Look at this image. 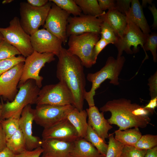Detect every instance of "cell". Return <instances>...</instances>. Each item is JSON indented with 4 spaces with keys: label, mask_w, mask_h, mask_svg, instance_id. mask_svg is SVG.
<instances>
[{
    "label": "cell",
    "mask_w": 157,
    "mask_h": 157,
    "mask_svg": "<svg viewBox=\"0 0 157 157\" xmlns=\"http://www.w3.org/2000/svg\"><path fill=\"white\" fill-rule=\"evenodd\" d=\"M2 111V105L0 101V118L1 117Z\"/></svg>",
    "instance_id": "f907efd6"
},
{
    "label": "cell",
    "mask_w": 157,
    "mask_h": 157,
    "mask_svg": "<svg viewBox=\"0 0 157 157\" xmlns=\"http://www.w3.org/2000/svg\"><path fill=\"white\" fill-rule=\"evenodd\" d=\"M150 95L151 99L157 97V71L148 80Z\"/></svg>",
    "instance_id": "74e56055"
},
{
    "label": "cell",
    "mask_w": 157,
    "mask_h": 157,
    "mask_svg": "<svg viewBox=\"0 0 157 157\" xmlns=\"http://www.w3.org/2000/svg\"><path fill=\"white\" fill-rule=\"evenodd\" d=\"M115 138L124 146H134L139 140L142 133L138 128L129 129L123 130H116Z\"/></svg>",
    "instance_id": "cb8c5ba5"
},
{
    "label": "cell",
    "mask_w": 157,
    "mask_h": 157,
    "mask_svg": "<svg viewBox=\"0 0 157 157\" xmlns=\"http://www.w3.org/2000/svg\"><path fill=\"white\" fill-rule=\"evenodd\" d=\"M15 154L7 147L0 151V157H14Z\"/></svg>",
    "instance_id": "bcb514c9"
},
{
    "label": "cell",
    "mask_w": 157,
    "mask_h": 157,
    "mask_svg": "<svg viewBox=\"0 0 157 157\" xmlns=\"http://www.w3.org/2000/svg\"><path fill=\"white\" fill-rule=\"evenodd\" d=\"M55 56L52 53H40L34 51L31 55L26 57L19 87L27 81L32 79L35 81L37 85L40 88L42 85L43 78L39 75L40 71L46 63L55 60Z\"/></svg>",
    "instance_id": "9c48e42d"
},
{
    "label": "cell",
    "mask_w": 157,
    "mask_h": 157,
    "mask_svg": "<svg viewBox=\"0 0 157 157\" xmlns=\"http://www.w3.org/2000/svg\"><path fill=\"white\" fill-rule=\"evenodd\" d=\"M100 17L109 25L119 38H122L127 25L126 15L114 9L108 10Z\"/></svg>",
    "instance_id": "ffe728a7"
},
{
    "label": "cell",
    "mask_w": 157,
    "mask_h": 157,
    "mask_svg": "<svg viewBox=\"0 0 157 157\" xmlns=\"http://www.w3.org/2000/svg\"><path fill=\"white\" fill-rule=\"evenodd\" d=\"M109 141L105 157H121L124 145L116 140L113 134H109Z\"/></svg>",
    "instance_id": "f546056e"
},
{
    "label": "cell",
    "mask_w": 157,
    "mask_h": 157,
    "mask_svg": "<svg viewBox=\"0 0 157 157\" xmlns=\"http://www.w3.org/2000/svg\"><path fill=\"white\" fill-rule=\"evenodd\" d=\"M25 58L23 56H19L0 59V76L17 64L24 62Z\"/></svg>",
    "instance_id": "836d02e7"
},
{
    "label": "cell",
    "mask_w": 157,
    "mask_h": 157,
    "mask_svg": "<svg viewBox=\"0 0 157 157\" xmlns=\"http://www.w3.org/2000/svg\"><path fill=\"white\" fill-rule=\"evenodd\" d=\"M6 147L15 154L20 153L26 150L25 139L19 128L6 140Z\"/></svg>",
    "instance_id": "484cf974"
},
{
    "label": "cell",
    "mask_w": 157,
    "mask_h": 157,
    "mask_svg": "<svg viewBox=\"0 0 157 157\" xmlns=\"http://www.w3.org/2000/svg\"><path fill=\"white\" fill-rule=\"evenodd\" d=\"M24 64L22 62L17 64L0 76V97L4 99L11 102L17 94Z\"/></svg>",
    "instance_id": "9a60e30c"
},
{
    "label": "cell",
    "mask_w": 157,
    "mask_h": 157,
    "mask_svg": "<svg viewBox=\"0 0 157 157\" xmlns=\"http://www.w3.org/2000/svg\"><path fill=\"white\" fill-rule=\"evenodd\" d=\"M144 49L146 56L144 61L148 58L146 51H150L153 56L154 62L157 61V34L156 33H152L147 35V39L144 45Z\"/></svg>",
    "instance_id": "1f68e13d"
},
{
    "label": "cell",
    "mask_w": 157,
    "mask_h": 157,
    "mask_svg": "<svg viewBox=\"0 0 157 157\" xmlns=\"http://www.w3.org/2000/svg\"><path fill=\"white\" fill-rule=\"evenodd\" d=\"M36 104L56 106L72 105L74 106V100L66 84L63 81H59L55 84L46 85L40 89Z\"/></svg>",
    "instance_id": "52a82bcc"
},
{
    "label": "cell",
    "mask_w": 157,
    "mask_h": 157,
    "mask_svg": "<svg viewBox=\"0 0 157 157\" xmlns=\"http://www.w3.org/2000/svg\"><path fill=\"white\" fill-rule=\"evenodd\" d=\"M100 17L82 14L77 16H70L68 19L66 32L68 37L86 33L100 34V27L103 22Z\"/></svg>",
    "instance_id": "4fadbf2b"
},
{
    "label": "cell",
    "mask_w": 157,
    "mask_h": 157,
    "mask_svg": "<svg viewBox=\"0 0 157 157\" xmlns=\"http://www.w3.org/2000/svg\"><path fill=\"white\" fill-rule=\"evenodd\" d=\"M129 11L126 14L145 35L151 32L150 27L144 15L142 7L138 0H131Z\"/></svg>",
    "instance_id": "44dd1931"
},
{
    "label": "cell",
    "mask_w": 157,
    "mask_h": 157,
    "mask_svg": "<svg viewBox=\"0 0 157 157\" xmlns=\"http://www.w3.org/2000/svg\"><path fill=\"white\" fill-rule=\"evenodd\" d=\"M20 116H14L7 119H0V124L5 134L6 140L19 129Z\"/></svg>",
    "instance_id": "83f0119b"
},
{
    "label": "cell",
    "mask_w": 157,
    "mask_h": 157,
    "mask_svg": "<svg viewBox=\"0 0 157 157\" xmlns=\"http://www.w3.org/2000/svg\"><path fill=\"white\" fill-rule=\"evenodd\" d=\"M142 7H145L146 6L147 3H149L152 5L153 1L152 0H142Z\"/></svg>",
    "instance_id": "c3c4849f"
},
{
    "label": "cell",
    "mask_w": 157,
    "mask_h": 157,
    "mask_svg": "<svg viewBox=\"0 0 157 157\" xmlns=\"http://www.w3.org/2000/svg\"><path fill=\"white\" fill-rule=\"evenodd\" d=\"M100 34L101 38L105 40L109 44L115 45L118 42V37L111 27L105 22H103L101 24Z\"/></svg>",
    "instance_id": "d6a6232c"
},
{
    "label": "cell",
    "mask_w": 157,
    "mask_h": 157,
    "mask_svg": "<svg viewBox=\"0 0 157 157\" xmlns=\"http://www.w3.org/2000/svg\"><path fill=\"white\" fill-rule=\"evenodd\" d=\"M3 40H4L3 37L1 33L0 32V42Z\"/></svg>",
    "instance_id": "816d5d0a"
},
{
    "label": "cell",
    "mask_w": 157,
    "mask_h": 157,
    "mask_svg": "<svg viewBox=\"0 0 157 157\" xmlns=\"http://www.w3.org/2000/svg\"><path fill=\"white\" fill-rule=\"evenodd\" d=\"M41 157H70L73 142L53 139H42Z\"/></svg>",
    "instance_id": "ac0fdd59"
},
{
    "label": "cell",
    "mask_w": 157,
    "mask_h": 157,
    "mask_svg": "<svg viewBox=\"0 0 157 157\" xmlns=\"http://www.w3.org/2000/svg\"><path fill=\"white\" fill-rule=\"evenodd\" d=\"M102 112H110L111 115L107 119L110 124L117 125L119 130L132 128H144L149 124L151 112L144 106L132 103L129 99L122 98L107 102L101 107Z\"/></svg>",
    "instance_id": "7a4b0ae2"
},
{
    "label": "cell",
    "mask_w": 157,
    "mask_h": 157,
    "mask_svg": "<svg viewBox=\"0 0 157 157\" xmlns=\"http://www.w3.org/2000/svg\"><path fill=\"white\" fill-rule=\"evenodd\" d=\"M83 14L100 17L105 13L100 8L97 0H74Z\"/></svg>",
    "instance_id": "d4e9b609"
},
{
    "label": "cell",
    "mask_w": 157,
    "mask_h": 157,
    "mask_svg": "<svg viewBox=\"0 0 157 157\" xmlns=\"http://www.w3.org/2000/svg\"><path fill=\"white\" fill-rule=\"evenodd\" d=\"M146 151L138 149L134 146L125 145L121 157H145Z\"/></svg>",
    "instance_id": "d590c367"
},
{
    "label": "cell",
    "mask_w": 157,
    "mask_h": 157,
    "mask_svg": "<svg viewBox=\"0 0 157 157\" xmlns=\"http://www.w3.org/2000/svg\"><path fill=\"white\" fill-rule=\"evenodd\" d=\"M52 3L49 0L45 5L40 7H33L25 2L20 3V23L28 34L31 35L39 29L40 26L44 25Z\"/></svg>",
    "instance_id": "8992f818"
},
{
    "label": "cell",
    "mask_w": 157,
    "mask_h": 157,
    "mask_svg": "<svg viewBox=\"0 0 157 157\" xmlns=\"http://www.w3.org/2000/svg\"><path fill=\"white\" fill-rule=\"evenodd\" d=\"M70 157H105L91 144L83 138L74 142Z\"/></svg>",
    "instance_id": "7402d4cb"
},
{
    "label": "cell",
    "mask_w": 157,
    "mask_h": 157,
    "mask_svg": "<svg viewBox=\"0 0 157 157\" xmlns=\"http://www.w3.org/2000/svg\"><path fill=\"white\" fill-rule=\"evenodd\" d=\"M6 147V138L0 124V151Z\"/></svg>",
    "instance_id": "ee69618b"
},
{
    "label": "cell",
    "mask_w": 157,
    "mask_h": 157,
    "mask_svg": "<svg viewBox=\"0 0 157 157\" xmlns=\"http://www.w3.org/2000/svg\"><path fill=\"white\" fill-rule=\"evenodd\" d=\"M86 136L84 139L90 143L98 151L105 157L106 155L108 145L88 124Z\"/></svg>",
    "instance_id": "4316f807"
},
{
    "label": "cell",
    "mask_w": 157,
    "mask_h": 157,
    "mask_svg": "<svg viewBox=\"0 0 157 157\" xmlns=\"http://www.w3.org/2000/svg\"><path fill=\"white\" fill-rule=\"evenodd\" d=\"M48 0H27V3L36 7H40L45 5L49 2Z\"/></svg>",
    "instance_id": "7bdbcfd3"
},
{
    "label": "cell",
    "mask_w": 157,
    "mask_h": 157,
    "mask_svg": "<svg viewBox=\"0 0 157 157\" xmlns=\"http://www.w3.org/2000/svg\"><path fill=\"white\" fill-rule=\"evenodd\" d=\"M88 117V124L104 141L108 137L109 131L113 126L104 117V113L100 112L95 106L89 107L86 110Z\"/></svg>",
    "instance_id": "d6986e66"
},
{
    "label": "cell",
    "mask_w": 157,
    "mask_h": 157,
    "mask_svg": "<svg viewBox=\"0 0 157 157\" xmlns=\"http://www.w3.org/2000/svg\"><path fill=\"white\" fill-rule=\"evenodd\" d=\"M100 8L103 11L115 9L116 1L114 0H97Z\"/></svg>",
    "instance_id": "60d3db41"
},
{
    "label": "cell",
    "mask_w": 157,
    "mask_h": 157,
    "mask_svg": "<svg viewBox=\"0 0 157 157\" xmlns=\"http://www.w3.org/2000/svg\"><path fill=\"white\" fill-rule=\"evenodd\" d=\"M125 60V57L123 56L117 59L112 56L109 57L105 65L100 70L87 74V79L92 83V85L90 90L85 92L84 99L87 101L89 107L95 106L94 97L96 91L106 79H110V83L115 85L119 84L118 77Z\"/></svg>",
    "instance_id": "3957f363"
},
{
    "label": "cell",
    "mask_w": 157,
    "mask_h": 157,
    "mask_svg": "<svg viewBox=\"0 0 157 157\" xmlns=\"http://www.w3.org/2000/svg\"><path fill=\"white\" fill-rule=\"evenodd\" d=\"M70 16L69 14L52 2L43 25L44 29L58 38L64 45L66 44L68 40L66 29Z\"/></svg>",
    "instance_id": "7c38bea8"
},
{
    "label": "cell",
    "mask_w": 157,
    "mask_h": 157,
    "mask_svg": "<svg viewBox=\"0 0 157 157\" xmlns=\"http://www.w3.org/2000/svg\"><path fill=\"white\" fill-rule=\"evenodd\" d=\"M126 16L127 23L125 31L122 38H118L115 45L118 50L117 58L122 56L123 51L129 54L137 52L139 45L143 49L147 39V35L144 34L128 16Z\"/></svg>",
    "instance_id": "8fae6325"
},
{
    "label": "cell",
    "mask_w": 157,
    "mask_h": 157,
    "mask_svg": "<svg viewBox=\"0 0 157 157\" xmlns=\"http://www.w3.org/2000/svg\"><path fill=\"white\" fill-rule=\"evenodd\" d=\"M34 119V109L28 105L23 109L19 119V128L25 139L26 150L31 151L41 147L42 139L33 135L32 124Z\"/></svg>",
    "instance_id": "2e32d148"
},
{
    "label": "cell",
    "mask_w": 157,
    "mask_h": 157,
    "mask_svg": "<svg viewBox=\"0 0 157 157\" xmlns=\"http://www.w3.org/2000/svg\"><path fill=\"white\" fill-rule=\"evenodd\" d=\"M149 9L151 11L153 16L154 22L152 26L153 29H156L157 28V10L154 4L148 7Z\"/></svg>",
    "instance_id": "b9f144b4"
},
{
    "label": "cell",
    "mask_w": 157,
    "mask_h": 157,
    "mask_svg": "<svg viewBox=\"0 0 157 157\" xmlns=\"http://www.w3.org/2000/svg\"><path fill=\"white\" fill-rule=\"evenodd\" d=\"M34 50L40 53H52L58 56L62 47V42L46 29H38L30 35Z\"/></svg>",
    "instance_id": "5bb4252c"
},
{
    "label": "cell",
    "mask_w": 157,
    "mask_h": 157,
    "mask_svg": "<svg viewBox=\"0 0 157 157\" xmlns=\"http://www.w3.org/2000/svg\"><path fill=\"white\" fill-rule=\"evenodd\" d=\"M88 114L86 110L79 111L74 107L69 113L67 118L76 130L79 138H84L87 131Z\"/></svg>",
    "instance_id": "603a6c76"
},
{
    "label": "cell",
    "mask_w": 157,
    "mask_h": 157,
    "mask_svg": "<svg viewBox=\"0 0 157 157\" xmlns=\"http://www.w3.org/2000/svg\"><path fill=\"white\" fill-rule=\"evenodd\" d=\"M0 32L4 40L17 49L24 57H27L33 52L30 35L23 29L18 17H14L10 22L7 27H0Z\"/></svg>",
    "instance_id": "ba28073f"
},
{
    "label": "cell",
    "mask_w": 157,
    "mask_h": 157,
    "mask_svg": "<svg viewBox=\"0 0 157 157\" xmlns=\"http://www.w3.org/2000/svg\"><path fill=\"white\" fill-rule=\"evenodd\" d=\"M109 43L105 40L101 38L96 43L92 51V58L94 63L95 64L99 54Z\"/></svg>",
    "instance_id": "8d00e7d4"
},
{
    "label": "cell",
    "mask_w": 157,
    "mask_h": 157,
    "mask_svg": "<svg viewBox=\"0 0 157 157\" xmlns=\"http://www.w3.org/2000/svg\"><path fill=\"white\" fill-rule=\"evenodd\" d=\"M157 106V97L151 99L149 103L145 106L144 108L149 110L151 113H153L155 108Z\"/></svg>",
    "instance_id": "f6af8a7d"
},
{
    "label": "cell",
    "mask_w": 157,
    "mask_h": 157,
    "mask_svg": "<svg viewBox=\"0 0 157 157\" xmlns=\"http://www.w3.org/2000/svg\"><path fill=\"white\" fill-rule=\"evenodd\" d=\"M42 151V148L40 147L31 151L26 150L20 153L15 154L14 157H40Z\"/></svg>",
    "instance_id": "ab89813d"
},
{
    "label": "cell",
    "mask_w": 157,
    "mask_h": 157,
    "mask_svg": "<svg viewBox=\"0 0 157 157\" xmlns=\"http://www.w3.org/2000/svg\"><path fill=\"white\" fill-rule=\"evenodd\" d=\"M42 139H53L73 142L79 138L77 132L67 118L51 127L44 128Z\"/></svg>",
    "instance_id": "e0dca14e"
},
{
    "label": "cell",
    "mask_w": 157,
    "mask_h": 157,
    "mask_svg": "<svg viewBox=\"0 0 157 157\" xmlns=\"http://www.w3.org/2000/svg\"><path fill=\"white\" fill-rule=\"evenodd\" d=\"M145 157H157V147L147 150Z\"/></svg>",
    "instance_id": "7dc6e473"
},
{
    "label": "cell",
    "mask_w": 157,
    "mask_h": 157,
    "mask_svg": "<svg viewBox=\"0 0 157 157\" xmlns=\"http://www.w3.org/2000/svg\"><path fill=\"white\" fill-rule=\"evenodd\" d=\"M131 0H117L116 1L115 9L126 15L130 8Z\"/></svg>",
    "instance_id": "f35d334b"
},
{
    "label": "cell",
    "mask_w": 157,
    "mask_h": 157,
    "mask_svg": "<svg viewBox=\"0 0 157 157\" xmlns=\"http://www.w3.org/2000/svg\"><path fill=\"white\" fill-rule=\"evenodd\" d=\"M58 57L56 77L59 81L66 84L74 99V107L83 110L86 80L83 66L79 59L62 47Z\"/></svg>",
    "instance_id": "6da1fadb"
},
{
    "label": "cell",
    "mask_w": 157,
    "mask_h": 157,
    "mask_svg": "<svg viewBox=\"0 0 157 157\" xmlns=\"http://www.w3.org/2000/svg\"><path fill=\"white\" fill-rule=\"evenodd\" d=\"M20 54L17 49L4 40L0 42V59L7 58Z\"/></svg>",
    "instance_id": "e575fe53"
},
{
    "label": "cell",
    "mask_w": 157,
    "mask_h": 157,
    "mask_svg": "<svg viewBox=\"0 0 157 157\" xmlns=\"http://www.w3.org/2000/svg\"><path fill=\"white\" fill-rule=\"evenodd\" d=\"M74 107L72 105H36L34 109V121L44 128L51 127L67 119L69 113Z\"/></svg>",
    "instance_id": "30bf717a"
},
{
    "label": "cell",
    "mask_w": 157,
    "mask_h": 157,
    "mask_svg": "<svg viewBox=\"0 0 157 157\" xmlns=\"http://www.w3.org/2000/svg\"><path fill=\"white\" fill-rule=\"evenodd\" d=\"M157 145V135L148 134L142 135L134 147L140 150H147Z\"/></svg>",
    "instance_id": "4dcf8cb0"
},
{
    "label": "cell",
    "mask_w": 157,
    "mask_h": 157,
    "mask_svg": "<svg viewBox=\"0 0 157 157\" xmlns=\"http://www.w3.org/2000/svg\"><path fill=\"white\" fill-rule=\"evenodd\" d=\"M19 87V90L14 100L2 104V113L0 119L20 116L25 107L36 104L40 88L35 81L29 80Z\"/></svg>",
    "instance_id": "277c9868"
},
{
    "label": "cell",
    "mask_w": 157,
    "mask_h": 157,
    "mask_svg": "<svg viewBox=\"0 0 157 157\" xmlns=\"http://www.w3.org/2000/svg\"><path fill=\"white\" fill-rule=\"evenodd\" d=\"M61 9L66 11L70 15L74 16L80 15L82 11L74 0H50Z\"/></svg>",
    "instance_id": "f1b7e54d"
},
{
    "label": "cell",
    "mask_w": 157,
    "mask_h": 157,
    "mask_svg": "<svg viewBox=\"0 0 157 157\" xmlns=\"http://www.w3.org/2000/svg\"><path fill=\"white\" fill-rule=\"evenodd\" d=\"M13 0H5L2 1L3 4H7L9 3L12 2Z\"/></svg>",
    "instance_id": "681fc988"
},
{
    "label": "cell",
    "mask_w": 157,
    "mask_h": 157,
    "mask_svg": "<svg viewBox=\"0 0 157 157\" xmlns=\"http://www.w3.org/2000/svg\"><path fill=\"white\" fill-rule=\"evenodd\" d=\"M68 51L77 56L84 67H91L93 63L92 55L93 48L100 39L99 34L94 33H86L69 37Z\"/></svg>",
    "instance_id": "5b68a950"
}]
</instances>
